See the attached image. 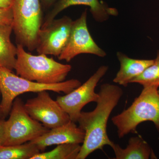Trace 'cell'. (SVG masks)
I'll return each instance as SVG.
<instances>
[{"instance_id":"cell-1","label":"cell","mask_w":159,"mask_h":159,"mask_svg":"<svg viewBox=\"0 0 159 159\" xmlns=\"http://www.w3.org/2000/svg\"><path fill=\"white\" fill-rule=\"evenodd\" d=\"M99 99L94 110L81 112L77 122L85 132V137L77 159H85L97 150H102L105 145L111 147L113 142L107 134L109 118L123 95L121 88L105 83L100 87Z\"/></svg>"},{"instance_id":"cell-2","label":"cell","mask_w":159,"mask_h":159,"mask_svg":"<svg viewBox=\"0 0 159 159\" xmlns=\"http://www.w3.org/2000/svg\"><path fill=\"white\" fill-rule=\"evenodd\" d=\"M158 87H143L139 97L130 107L113 117V124L116 127L118 137L122 139L129 133L137 132V127L142 122H153L159 133V94Z\"/></svg>"},{"instance_id":"cell-3","label":"cell","mask_w":159,"mask_h":159,"mask_svg":"<svg viewBox=\"0 0 159 159\" xmlns=\"http://www.w3.org/2000/svg\"><path fill=\"white\" fill-rule=\"evenodd\" d=\"M15 69L16 74L31 81L53 84L65 81L72 66L56 61L44 54L32 55L18 43Z\"/></svg>"},{"instance_id":"cell-4","label":"cell","mask_w":159,"mask_h":159,"mask_svg":"<svg viewBox=\"0 0 159 159\" xmlns=\"http://www.w3.org/2000/svg\"><path fill=\"white\" fill-rule=\"evenodd\" d=\"M81 84L79 80L75 79L53 84L40 83L25 79L13 74L12 71L0 67V91L2 96L0 105L6 117L10 113L14 99L21 94L43 91L66 94Z\"/></svg>"},{"instance_id":"cell-5","label":"cell","mask_w":159,"mask_h":159,"mask_svg":"<svg viewBox=\"0 0 159 159\" xmlns=\"http://www.w3.org/2000/svg\"><path fill=\"white\" fill-rule=\"evenodd\" d=\"M13 30L18 43L29 51L35 50L38 35L43 23L40 0H13Z\"/></svg>"},{"instance_id":"cell-6","label":"cell","mask_w":159,"mask_h":159,"mask_svg":"<svg viewBox=\"0 0 159 159\" xmlns=\"http://www.w3.org/2000/svg\"><path fill=\"white\" fill-rule=\"evenodd\" d=\"M9 119L6 121V132L2 146L20 145L31 142L49 130L30 116L20 98L14 99Z\"/></svg>"},{"instance_id":"cell-7","label":"cell","mask_w":159,"mask_h":159,"mask_svg":"<svg viewBox=\"0 0 159 159\" xmlns=\"http://www.w3.org/2000/svg\"><path fill=\"white\" fill-rule=\"evenodd\" d=\"M108 70L107 66H101L83 84L64 96L57 97L56 101L69 115L71 121L77 122L84 107L89 102H97L99 95L95 93V89Z\"/></svg>"},{"instance_id":"cell-8","label":"cell","mask_w":159,"mask_h":159,"mask_svg":"<svg viewBox=\"0 0 159 159\" xmlns=\"http://www.w3.org/2000/svg\"><path fill=\"white\" fill-rule=\"evenodd\" d=\"M87 11L85 9L80 17L73 21L68 41L63 51L58 57L59 60L70 62L80 54H93L103 57L106 53L101 49L91 36L88 28Z\"/></svg>"},{"instance_id":"cell-9","label":"cell","mask_w":159,"mask_h":159,"mask_svg":"<svg viewBox=\"0 0 159 159\" xmlns=\"http://www.w3.org/2000/svg\"><path fill=\"white\" fill-rule=\"evenodd\" d=\"M47 91L39 92L36 97L27 100L25 107L31 118L51 129L71 120L67 113Z\"/></svg>"},{"instance_id":"cell-10","label":"cell","mask_w":159,"mask_h":159,"mask_svg":"<svg viewBox=\"0 0 159 159\" xmlns=\"http://www.w3.org/2000/svg\"><path fill=\"white\" fill-rule=\"evenodd\" d=\"M73 23L71 18L65 16L41 29L35 49L37 53L58 57L68 41Z\"/></svg>"},{"instance_id":"cell-11","label":"cell","mask_w":159,"mask_h":159,"mask_svg":"<svg viewBox=\"0 0 159 159\" xmlns=\"http://www.w3.org/2000/svg\"><path fill=\"white\" fill-rule=\"evenodd\" d=\"M85 137L84 131L72 121L65 124L49 129L48 131L31 141L40 152L48 146L64 144H82Z\"/></svg>"},{"instance_id":"cell-12","label":"cell","mask_w":159,"mask_h":159,"mask_svg":"<svg viewBox=\"0 0 159 159\" xmlns=\"http://www.w3.org/2000/svg\"><path fill=\"white\" fill-rule=\"evenodd\" d=\"M74 6H88L94 19L99 23L104 22L111 16H117L119 13L116 9L99 0H58L45 17L41 29L48 25L63 10Z\"/></svg>"},{"instance_id":"cell-13","label":"cell","mask_w":159,"mask_h":159,"mask_svg":"<svg viewBox=\"0 0 159 159\" xmlns=\"http://www.w3.org/2000/svg\"><path fill=\"white\" fill-rule=\"evenodd\" d=\"M120 69L113 81L126 87L132 80L142 74L153 63L154 59H139L130 58L121 52L117 53Z\"/></svg>"},{"instance_id":"cell-14","label":"cell","mask_w":159,"mask_h":159,"mask_svg":"<svg viewBox=\"0 0 159 159\" xmlns=\"http://www.w3.org/2000/svg\"><path fill=\"white\" fill-rule=\"evenodd\" d=\"M116 159H148L152 154L150 146L142 137H131L127 147L122 148L118 144L113 143L111 146Z\"/></svg>"},{"instance_id":"cell-15","label":"cell","mask_w":159,"mask_h":159,"mask_svg":"<svg viewBox=\"0 0 159 159\" xmlns=\"http://www.w3.org/2000/svg\"><path fill=\"white\" fill-rule=\"evenodd\" d=\"M13 30L11 25H0V67L12 71L17 56V47L11 40Z\"/></svg>"},{"instance_id":"cell-16","label":"cell","mask_w":159,"mask_h":159,"mask_svg":"<svg viewBox=\"0 0 159 159\" xmlns=\"http://www.w3.org/2000/svg\"><path fill=\"white\" fill-rule=\"evenodd\" d=\"M40 151L31 142L20 145L0 146V159H31Z\"/></svg>"},{"instance_id":"cell-17","label":"cell","mask_w":159,"mask_h":159,"mask_svg":"<svg viewBox=\"0 0 159 159\" xmlns=\"http://www.w3.org/2000/svg\"><path fill=\"white\" fill-rule=\"evenodd\" d=\"M80 149V144H61L50 151L39 152L31 159H77Z\"/></svg>"},{"instance_id":"cell-18","label":"cell","mask_w":159,"mask_h":159,"mask_svg":"<svg viewBox=\"0 0 159 159\" xmlns=\"http://www.w3.org/2000/svg\"><path fill=\"white\" fill-rule=\"evenodd\" d=\"M131 83H138L143 86L159 87V51L153 63L147 68L142 74L132 80Z\"/></svg>"},{"instance_id":"cell-19","label":"cell","mask_w":159,"mask_h":159,"mask_svg":"<svg viewBox=\"0 0 159 159\" xmlns=\"http://www.w3.org/2000/svg\"><path fill=\"white\" fill-rule=\"evenodd\" d=\"M13 16L11 7H0V25H11L13 23Z\"/></svg>"},{"instance_id":"cell-20","label":"cell","mask_w":159,"mask_h":159,"mask_svg":"<svg viewBox=\"0 0 159 159\" xmlns=\"http://www.w3.org/2000/svg\"><path fill=\"white\" fill-rule=\"evenodd\" d=\"M6 121L4 119H0V146H2L5 139L6 132Z\"/></svg>"},{"instance_id":"cell-21","label":"cell","mask_w":159,"mask_h":159,"mask_svg":"<svg viewBox=\"0 0 159 159\" xmlns=\"http://www.w3.org/2000/svg\"><path fill=\"white\" fill-rule=\"evenodd\" d=\"M42 8L48 9L54 6L58 0H40Z\"/></svg>"},{"instance_id":"cell-22","label":"cell","mask_w":159,"mask_h":159,"mask_svg":"<svg viewBox=\"0 0 159 159\" xmlns=\"http://www.w3.org/2000/svg\"><path fill=\"white\" fill-rule=\"evenodd\" d=\"M13 0H0V7L8 8L11 7Z\"/></svg>"},{"instance_id":"cell-23","label":"cell","mask_w":159,"mask_h":159,"mask_svg":"<svg viewBox=\"0 0 159 159\" xmlns=\"http://www.w3.org/2000/svg\"><path fill=\"white\" fill-rule=\"evenodd\" d=\"M6 117V116L4 115L2 110V107H1V105H0V119H4V118Z\"/></svg>"},{"instance_id":"cell-24","label":"cell","mask_w":159,"mask_h":159,"mask_svg":"<svg viewBox=\"0 0 159 159\" xmlns=\"http://www.w3.org/2000/svg\"><path fill=\"white\" fill-rule=\"evenodd\" d=\"M158 93H159V88H158Z\"/></svg>"},{"instance_id":"cell-25","label":"cell","mask_w":159,"mask_h":159,"mask_svg":"<svg viewBox=\"0 0 159 159\" xmlns=\"http://www.w3.org/2000/svg\"><path fill=\"white\" fill-rule=\"evenodd\" d=\"M0 95H1V91H0Z\"/></svg>"}]
</instances>
